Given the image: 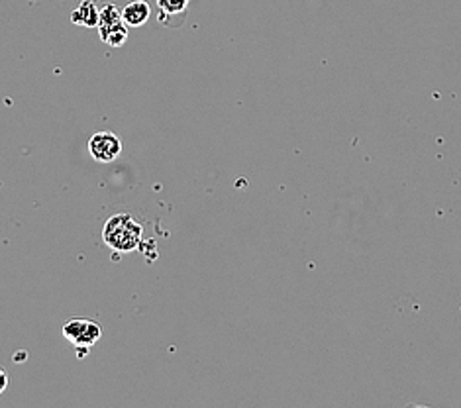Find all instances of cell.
<instances>
[{"instance_id": "1", "label": "cell", "mask_w": 461, "mask_h": 408, "mask_svg": "<svg viewBox=\"0 0 461 408\" xmlns=\"http://www.w3.org/2000/svg\"><path fill=\"white\" fill-rule=\"evenodd\" d=\"M104 244L118 253H131L141 248L144 226L131 214H114L103 228Z\"/></svg>"}, {"instance_id": "2", "label": "cell", "mask_w": 461, "mask_h": 408, "mask_svg": "<svg viewBox=\"0 0 461 408\" xmlns=\"http://www.w3.org/2000/svg\"><path fill=\"white\" fill-rule=\"evenodd\" d=\"M130 26L122 18V10H118L114 5H106L101 8V16H98V36L111 48H120L126 43Z\"/></svg>"}, {"instance_id": "3", "label": "cell", "mask_w": 461, "mask_h": 408, "mask_svg": "<svg viewBox=\"0 0 461 408\" xmlns=\"http://www.w3.org/2000/svg\"><path fill=\"white\" fill-rule=\"evenodd\" d=\"M61 330L63 336L77 348V354L79 356H85L86 349H91L103 338V328L93 322V320L73 318L68 324H63Z\"/></svg>"}, {"instance_id": "4", "label": "cell", "mask_w": 461, "mask_h": 408, "mask_svg": "<svg viewBox=\"0 0 461 408\" xmlns=\"http://www.w3.org/2000/svg\"><path fill=\"white\" fill-rule=\"evenodd\" d=\"M89 153L98 163H111L122 153V141L113 131H98L89 140Z\"/></svg>"}, {"instance_id": "5", "label": "cell", "mask_w": 461, "mask_h": 408, "mask_svg": "<svg viewBox=\"0 0 461 408\" xmlns=\"http://www.w3.org/2000/svg\"><path fill=\"white\" fill-rule=\"evenodd\" d=\"M122 18L130 28H141L151 18V6L148 0H131L122 10Z\"/></svg>"}, {"instance_id": "6", "label": "cell", "mask_w": 461, "mask_h": 408, "mask_svg": "<svg viewBox=\"0 0 461 408\" xmlns=\"http://www.w3.org/2000/svg\"><path fill=\"white\" fill-rule=\"evenodd\" d=\"M156 3H158L159 20L166 26H173L175 18H179V20L185 18L191 0H156Z\"/></svg>"}, {"instance_id": "7", "label": "cell", "mask_w": 461, "mask_h": 408, "mask_svg": "<svg viewBox=\"0 0 461 408\" xmlns=\"http://www.w3.org/2000/svg\"><path fill=\"white\" fill-rule=\"evenodd\" d=\"M98 16H101V10L96 8L95 0H83V3L71 13V22L75 26L96 28L98 26Z\"/></svg>"}, {"instance_id": "8", "label": "cell", "mask_w": 461, "mask_h": 408, "mask_svg": "<svg viewBox=\"0 0 461 408\" xmlns=\"http://www.w3.org/2000/svg\"><path fill=\"white\" fill-rule=\"evenodd\" d=\"M8 383H10L8 373L5 369H0V394H3L8 389Z\"/></svg>"}]
</instances>
